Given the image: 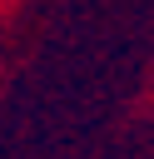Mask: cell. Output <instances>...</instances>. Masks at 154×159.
Instances as JSON below:
<instances>
[]
</instances>
